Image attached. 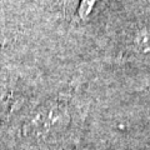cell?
<instances>
[{
  "label": "cell",
  "mask_w": 150,
  "mask_h": 150,
  "mask_svg": "<svg viewBox=\"0 0 150 150\" xmlns=\"http://www.w3.org/2000/svg\"><path fill=\"white\" fill-rule=\"evenodd\" d=\"M73 118L71 98L58 94L35 106L21 125V135L29 140H48L63 134Z\"/></svg>",
  "instance_id": "1"
},
{
  "label": "cell",
  "mask_w": 150,
  "mask_h": 150,
  "mask_svg": "<svg viewBox=\"0 0 150 150\" xmlns=\"http://www.w3.org/2000/svg\"><path fill=\"white\" fill-rule=\"evenodd\" d=\"M58 5H62L65 10H70V11H75V9L78 6L79 0H54Z\"/></svg>",
  "instance_id": "4"
},
{
  "label": "cell",
  "mask_w": 150,
  "mask_h": 150,
  "mask_svg": "<svg viewBox=\"0 0 150 150\" xmlns=\"http://www.w3.org/2000/svg\"><path fill=\"white\" fill-rule=\"evenodd\" d=\"M133 50L139 58L150 62V28L139 30L133 38Z\"/></svg>",
  "instance_id": "3"
},
{
  "label": "cell",
  "mask_w": 150,
  "mask_h": 150,
  "mask_svg": "<svg viewBox=\"0 0 150 150\" xmlns=\"http://www.w3.org/2000/svg\"><path fill=\"white\" fill-rule=\"evenodd\" d=\"M19 103V95L6 84L0 83V121L8 118Z\"/></svg>",
  "instance_id": "2"
}]
</instances>
